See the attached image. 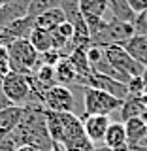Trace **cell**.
Masks as SVG:
<instances>
[{"mask_svg": "<svg viewBox=\"0 0 147 151\" xmlns=\"http://www.w3.org/2000/svg\"><path fill=\"white\" fill-rule=\"evenodd\" d=\"M17 145H34L42 151H53V140L47 132L44 104L30 102L25 106V115L11 132Z\"/></svg>", "mask_w": 147, "mask_h": 151, "instance_id": "6da1fadb", "label": "cell"}, {"mask_svg": "<svg viewBox=\"0 0 147 151\" xmlns=\"http://www.w3.org/2000/svg\"><path fill=\"white\" fill-rule=\"evenodd\" d=\"M9 55V70L17 74L32 76L40 64V53L32 47L28 40H15L6 44Z\"/></svg>", "mask_w": 147, "mask_h": 151, "instance_id": "7a4b0ae2", "label": "cell"}, {"mask_svg": "<svg viewBox=\"0 0 147 151\" xmlns=\"http://www.w3.org/2000/svg\"><path fill=\"white\" fill-rule=\"evenodd\" d=\"M123 100L94 87H83V113L81 115H111L119 111Z\"/></svg>", "mask_w": 147, "mask_h": 151, "instance_id": "3957f363", "label": "cell"}, {"mask_svg": "<svg viewBox=\"0 0 147 151\" xmlns=\"http://www.w3.org/2000/svg\"><path fill=\"white\" fill-rule=\"evenodd\" d=\"M134 34H136L134 23H125V21H119V19H113L94 38H91V44L100 47H110V45L123 47Z\"/></svg>", "mask_w": 147, "mask_h": 151, "instance_id": "277c9868", "label": "cell"}, {"mask_svg": "<svg viewBox=\"0 0 147 151\" xmlns=\"http://www.w3.org/2000/svg\"><path fill=\"white\" fill-rule=\"evenodd\" d=\"M2 89L13 106H27V104L32 102L30 78L25 74H17V72L6 74L2 78Z\"/></svg>", "mask_w": 147, "mask_h": 151, "instance_id": "5b68a950", "label": "cell"}, {"mask_svg": "<svg viewBox=\"0 0 147 151\" xmlns=\"http://www.w3.org/2000/svg\"><path fill=\"white\" fill-rule=\"evenodd\" d=\"M42 104L45 110L57 113H75V106H77L72 89L64 85H53L51 89H47L42 96Z\"/></svg>", "mask_w": 147, "mask_h": 151, "instance_id": "8992f818", "label": "cell"}, {"mask_svg": "<svg viewBox=\"0 0 147 151\" xmlns=\"http://www.w3.org/2000/svg\"><path fill=\"white\" fill-rule=\"evenodd\" d=\"M104 51H106V59L113 64V68H115L119 74H123L126 79L138 78V76L143 74L145 66L140 64L136 59H132V57L125 51V47L110 45V47H104Z\"/></svg>", "mask_w": 147, "mask_h": 151, "instance_id": "52a82bcc", "label": "cell"}, {"mask_svg": "<svg viewBox=\"0 0 147 151\" xmlns=\"http://www.w3.org/2000/svg\"><path fill=\"white\" fill-rule=\"evenodd\" d=\"M83 132L93 145H102L106 138V130L111 125L110 115H81Z\"/></svg>", "mask_w": 147, "mask_h": 151, "instance_id": "ba28073f", "label": "cell"}, {"mask_svg": "<svg viewBox=\"0 0 147 151\" xmlns=\"http://www.w3.org/2000/svg\"><path fill=\"white\" fill-rule=\"evenodd\" d=\"M85 87H94V89H100V91L111 94V96L119 98V100H125L128 96V87L125 83L117 81V79H111L108 76H102V74H96V72H91L87 79V85Z\"/></svg>", "mask_w": 147, "mask_h": 151, "instance_id": "9c48e42d", "label": "cell"}, {"mask_svg": "<svg viewBox=\"0 0 147 151\" xmlns=\"http://www.w3.org/2000/svg\"><path fill=\"white\" fill-rule=\"evenodd\" d=\"M34 17L27 15L21 17L17 21L9 23L0 30V36H2L4 44H9V42H15V40H28L30 38V32L34 30Z\"/></svg>", "mask_w": 147, "mask_h": 151, "instance_id": "30bf717a", "label": "cell"}, {"mask_svg": "<svg viewBox=\"0 0 147 151\" xmlns=\"http://www.w3.org/2000/svg\"><path fill=\"white\" fill-rule=\"evenodd\" d=\"M147 110V94H138V96H126L123 100V106L119 108V121L126 123L128 119L141 117V113Z\"/></svg>", "mask_w": 147, "mask_h": 151, "instance_id": "8fae6325", "label": "cell"}, {"mask_svg": "<svg viewBox=\"0 0 147 151\" xmlns=\"http://www.w3.org/2000/svg\"><path fill=\"white\" fill-rule=\"evenodd\" d=\"M25 115V106H9L6 110H0V136H8L15 130Z\"/></svg>", "mask_w": 147, "mask_h": 151, "instance_id": "7c38bea8", "label": "cell"}, {"mask_svg": "<svg viewBox=\"0 0 147 151\" xmlns=\"http://www.w3.org/2000/svg\"><path fill=\"white\" fill-rule=\"evenodd\" d=\"M123 47L132 59H136L140 64L147 66V34H134Z\"/></svg>", "mask_w": 147, "mask_h": 151, "instance_id": "4fadbf2b", "label": "cell"}, {"mask_svg": "<svg viewBox=\"0 0 147 151\" xmlns=\"http://www.w3.org/2000/svg\"><path fill=\"white\" fill-rule=\"evenodd\" d=\"M104 145H106V147H110V149H113V151L125 147V145H128V144H126L125 123L115 121V123H111V125L108 127V130H106V138H104Z\"/></svg>", "mask_w": 147, "mask_h": 151, "instance_id": "5bb4252c", "label": "cell"}, {"mask_svg": "<svg viewBox=\"0 0 147 151\" xmlns=\"http://www.w3.org/2000/svg\"><path fill=\"white\" fill-rule=\"evenodd\" d=\"M62 23H66V13L62 12V8L47 9L45 13H42V15H38L34 19V25L38 28H44V30H55Z\"/></svg>", "mask_w": 147, "mask_h": 151, "instance_id": "9a60e30c", "label": "cell"}, {"mask_svg": "<svg viewBox=\"0 0 147 151\" xmlns=\"http://www.w3.org/2000/svg\"><path fill=\"white\" fill-rule=\"evenodd\" d=\"M125 130H126V144L128 147L140 145V142L147 136V125L141 121V117H134L125 123Z\"/></svg>", "mask_w": 147, "mask_h": 151, "instance_id": "2e32d148", "label": "cell"}, {"mask_svg": "<svg viewBox=\"0 0 147 151\" xmlns=\"http://www.w3.org/2000/svg\"><path fill=\"white\" fill-rule=\"evenodd\" d=\"M28 42L32 44V47L38 51L40 55L47 53V51L53 49V42H51V30H44V28L34 27V30L30 32Z\"/></svg>", "mask_w": 147, "mask_h": 151, "instance_id": "e0dca14e", "label": "cell"}, {"mask_svg": "<svg viewBox=\"0 0 147 151\" xmlns=\"http://www.w3.org/2000/svg\"><path fill=\"white\" fill-rule=\"evenodd\" d=\"M62 0H30L28 4V15L30 17H38L42 13H45L47 9H53V8H60Z\"/></svg>", "mask_w": 147, "mask_h": 151, "instance_id": "ac0fdd59", "label": "cell"}, {"mask_svg": "<svg viewBox=\"0 0 147 151\" xmlns=\"http://www.w3.org/2000/svg\"><path fill=\"white\" fill-rule=\"evenodd\" d=\"M126 87H128V96H138V94H143V79H141V76H138V78H132Z\"/></svg>", "mask_w": 147, "mask_h": 151, "instance_id": "d6986e66", "label": "cell"}, {"mask_svg": "<svg viewBox=\"0 0 147 151\" xmlns=\"http://www.w3.org/2000/svg\"><path fill=\"white\" fill-rule=\"evenodd\" d=\"M9 55H8V47L0 45V78H4L6 74H9Z\"/></svg>", "mask_w": 147, "mask_h": 151, "instance_id": "ffe728a7", "label": "cell"}, {"mask_svg": "<svg viewBox=\"0 0 147 151\" xmlns=\"http://www.w3.org/2000/svg\"><path fill=\"white\" fill-rule=\"evenodd\" d=\"M126 4L136 15H141V13L147 12V0H126Z\"/></svg>", "mask_w": 147, "mask_h": 151, "instance_id": "44dd1931", "label": "cell"}, {"mask_svg": "<svg viewBox=\"0 0 147 151\" xmlns=\"http://www.w3.org/2000/svg\"><path fill=\"white\" fill-rule=\"evenodd\" d=\"M9 106H13V104L8 100L6 93H4V89H2V78H0V110H6Z\"/></svg>", "mask_w": 147, "mask_h": 151, "instance_id": "7402d4cb", "label": "cell"}, {"mask_svg": "<svg viewBox=\"0 0 147 151\" xmlns=\"http://www.w3.org/2000/svg\"><path fill=\"white\" fill-rule=\"evenodd\" d=\"M15 151H42V149L34 147V145H17Z\"/></svg>", "mask_w": 147, "mask_h": 151, "instance_id": "603a6c76", "label": "cell"}, {"mask_svg": "<svg viewBox=\"0 0 147 151\" xmlns=\"http://www.w3.org/2000/svg\"><path fill=\"white\" fill-rule=\"evenodd\" d=\"M141 79H143V93L147 94V66H145L143 74H141Z\"/></svg>", "mask_w": 147, "mask_h": 151, "instance_id": "cb8c5ba5", "label": "cell"}, {"mask_svg": "<svg viewBox=\"0 0 147 151\" xmlns=\"http://www.w3.org/2000/svg\"><path fill=\"white\" fill-rule=\"evenodd\" d=\"M94 151H113V149H110V147H106V145H94Z\"/></svg>", "mask_w": 147, "mask_h": 151, "instance_id": "d4e9b609", "label": "cell"}, {"mask_svg": "<svg viewBox=\"0 0 147 151\" xmlns=\"http://www.w3.org/2000/svg\"><path fill=\"white\" fill-rule=\"evenodd\" d=\"M130 151H147L145 145H134V147H130Z\"/></svg>", "mask_w": 147, "mask_h": 151, "instance_id": "484cf974", "label": "cell"}, {"mask_svg": "<svg viewBox=\"0 0 147 151\" xmlns=\"http://www.w3.org/2000/svg\"><path fill=\"white\" fill-rule=\"evenodd\" d=\"M9 2H11V0H0V9H2V8H6Z\"/></svg>", "mask_w": 147, "mask_h": 151, "instance_id": "4316f807", "label": "cell"}]
</instances>
